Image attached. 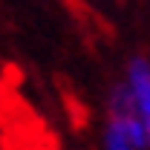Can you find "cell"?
Instances as JSON below:
<instances>
[{
	"label": "cell",
	"instance_id": "cell-3",
	"mask_svg": "<svg viewBox=\"0 0 150 150\" xmlns=\"http://www.w3.org/2000/svg\"><path fill=\"white\" fill-rule=\"evenodd\" d=\"M3 98H6V90H3V78H0V110H3Z\"/></svg>",
	"mask_w": 150,
	"mask_h": 150
},
{
	"label": "cell",
	"instance_id": "cell-2",
	"mask_svg": "<svg viewBox=\"0 0 150 150\" xmlns=\"http://www.w3.org/2000/svg\"><path fill=\"white\" fill-rule=\"evenodd\" d=\"M127 87L133 93V107H136V115L139 121L144 124L147 130V139H150V61L142 55H136L127 64Z\"/></svg>",
	"mask_w": 150,
	"mask_h": 150
},
{
	"label": "cell",
	"instance_id": "cell-1",
	"mask_svg": "<svg viewBox=\"0 0 150 150\" xmlns=\"http://www.w3.org/2000/svg\"><path fill=\"white\" fill-rule=\"evenodd\" d=\"M101 144L107 150H147L150 139L136 112H107Z\"/></svg>",
	"mask_w": 150,
	"mask_h": 150
}]
</instances>
